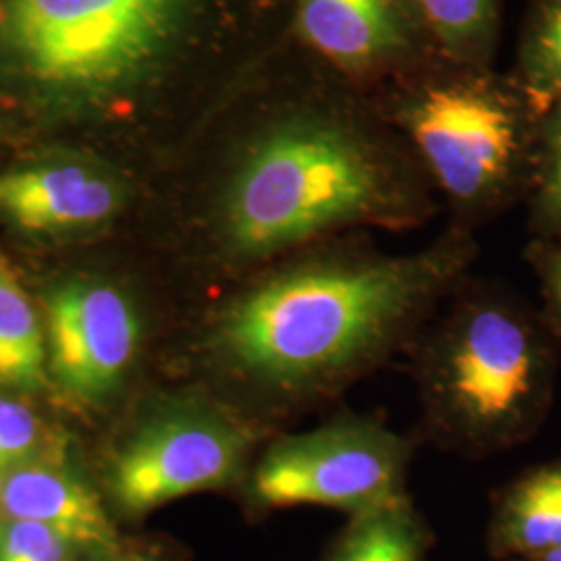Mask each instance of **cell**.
Segmentation results:
<instances>
[{
  "label": "cell",
  "instance_id": "6da1fadb",
  "mask_svg": "<svg viewBox=\"0 0 561 561\" xmlns=\"http://www.w3.org/2000/svg\"><path fill=\"white\" fill-rule=\"evenodd\" d=\"M463 248L419 256L300 254L213 312L202 347L261 405V424L300 421L408 352L461 283Z\"/></svg>",
  "mask_w": 561,
  "mask_h": 561
},
{
  "label": "cell",
  "instance_id": "7a4b0ae2",
  "mask_svg": "<svg viewBox=\"0 0 561 561\" xmlns=\"http://www.w3.org/2000/svg\"><path fill=\"white\" fill-rule=\"evenodd\" d=\"M460 283L408 347L426 437L489 458L530 439L553 398L556 354L516 298Z\"/></svg>",
  "mask_w": 561,
  "mask_h": 561
},
{
  "label": "cell",
  "instance_id": "3957f363",
  "mask_svg": "<svg viewBox=\"0 0 561 561\" xmlns=\"http://www.w3.org/2000/svg\"><path fill=\"white\" fill-rule=\"evenodd\" d=\"M408 194L364 141L321 123L287 125L259 141L222 192L225 252L259 262L358 222L403 217Z\"/></svg>",
  "mask_w": 561,
  "mask_h": 561
},
{
  "label": "cell",
  "instance_id": "277c9868",
  "mask_svg": "<svg viewBox=\"0 0 561 561\" xmlns=\"http://www.w3.org/2000/svg\"><path fill=\"white\" fill-rule=\"evenodd\" d=\"M416 442L379 419L343 412L300 433L268 437L248 477L261 510L331 507L352 514L405 495Z\"/></svg>",
  "mask_w": 561,
  "mask_h": 561
},
{
  "label": "cell",
  "instance_id": "5b68a950",
  "mask_svg": "<svg viewBox=\"0 0 561 561\" xmlns=\"http://www.w3.org/2000/svg\"><path fill=\"white\" fill-rule=\"evenodd\" d=\"M273 437L231 405L183 396L141 422L111 468L121 510L141 516L192 493L241 484L262 439Z\"/></svg>",
  "mask_w": 561,
  "mask_h": 561
},
{
  "label": "cell",
  "instance_id": "8992f818",
  "mask_svg": "<svg viewBox=\"0 0 561 561\" xmlns=\"http://www.w3.org/2000/svg\"><path fill=\"white\" fill-rule=\"evenodd\" d=\"M169 15L161 0H9L7 30L42 80L102 85L148 62Z\"/></svg>",
  "mask_w": 561,
  "mask_h": 561
},
{
  "label": "cell",
  "instance_id": "52a82bcc",
  "mask_svg": "<svg viewBox=\"0 0 561 561\" xmlns=\"http://www.w3.org/2000/svg\"><path fill=\"white\" fill-rule=\"evenodd\" d=\"M410 131L445 194L466 206L491 201L516 164V123L502 102L477 90H433Z\"/></svg>",
  "mask_w": 561,
  "mask_h": 561
},
{
  "label": "cell",
  "instance_id": "ba28073f",
  "mask_svg": "<svg viewBox=\"0 0 561 561\" xmlns=\"http://www.w3.org/2000/svg\"><path fill=\"white\" fill-rule=\"evenodd\" d=\"M136 304L99 280H69L46 298L48 373L80 400L108 396L136 360Z\"/></svg>",
  "mask_w": 561,
  "mask_h": 561
},
{
  "label": "cell",
  "instance_id": "9c48e42d",
  "mask_svg": "<svg viewBox=\"0 0 561 561\" xmlns=\"http://www.w3.org/2000/svg\"><path fill=\"white\" fill-rule=\"evenodd\" d=\"M0 516L48 526L76 547H117V528L101 495L76 470L48 458L4 472Z\"/></svg>",
  "mask_w": 561,
  "mask_h": 561
},
{
  "label": "cell",
  "instance_id": "30bf717a",
  "mask_svg": "<svg viewBox=\"0 0 561 561\" xmlns=\"http://www.w3.org/2000/svg\"><path fill=\"white\" fill-rule=\"evenodd\" d=\"M0 206L27 231H67L115 215L121 190L111 178L83 164H41L0 180Z\"/></svg>",
  "mask_w": 561,
  "mask_h": 561
},
{
  "label": "cell",
  "instance_id": "8fae6325",
  "mask_svg": "<svg viewBox=\"0 0 561 561\" xmlns=\"http://www.w3.org/2000/svg\"><path fill=\"white\" fill-rule=\"evenodd\" d=\"M300 27L327 59L360 67L398 42L396 0H300Z\"/></svg>",
  "mask_w": 561,
  "mask_h": 561
},
{
  "label": "cell",
  "instance_id": "7c38bea8",
  "mask_svg": "<svg viewBox=\"0 0 561 561\" xmlns=\"http://www.w3.org/2000/svg\"><path fill=\"white\" fill-rule=\"evenodd\" d=\"M491 547L522 561L561 547V460L528 470L503 491Z\"/></svg>",
  "mask_w": 561,
  "mask_h": 561
},
{
  "label": "cell",
  "instance_id": "4fadbf2b",
  "mask_svg": "<svg viewBox=\"0 0 561 561\" xmlns=\"http://www.w3.org/2000/svg\"><path fill=\"white\" fill-rule=\"evenodd\" d=\"M431 537L408 493L352 514L322 561H428Z\"/></svg>",
  "mask_w": 561,
  "mask_h": 561
},
{
  "label": "cell",
  "instance_id": "5bb4252c",
  "mask_svg": "<svg viewBox=\"0 0 561 561\" xmlns=\"http://www.w3.org/2000/svg\"><path fill=\"white\" fill-rule=\"evenodd\" d=\"M46 335L9 262L0 256V385L38 391L46 385Z\"/></svg>",
  "mask_w": 561,
  "mask_h": 561
},
{
  "label": "cell",
  "instance_id": "9a60e30c",
  "mask_svg": "<svg viewBox=\"0 0 561 561\" xmlns=\"http://www.w3.org/2000/svg\"><path fill=\"white\" fill-rule=\"evenodd\" d=\"M528 85L535 101L561 99V0L542 9L528 46Z\"/></svg>",
  "mask_w": 561,
  "mask_h": 561
},
{
  "label": "cell",
  "instance_id": "2e32d148",
  "mask_svg": "<svg viewBox=\"0 0 561 561\" xmlns=\"http://www.w3.org/2000/svg\"><path fill=\"white\" fill-rule=\"evenodd\" d=\"M73 549L48 526L0 516V561H71Z\"/></svg>",
  "mask_w": 561,
  "mask_h": 561
},
{
  "label": "cell",
  "instance_id": "e0dca14e",
  "mask_svg": "<svg viewBox=\"0 0 561 561\" xmlns=\"http://www.w3.org/2000/svg\"><path fill=\"white\" fill-rule=\"evenodd\" d=\"M44 428L36 412L0 396V472L20 468L41 456Z\"/></svg>",
  "mask_w": 561,
  "mask_h": 561
},
{
  "label": "cell",
  "instance_id": "ac0fdd59",
  "mask_svg": "<svg viewBox=\"0 0 561 561\" xmlns=\"http://www.w3.org/2000/svg\"><path fill=\"white\" fill-rule=\"evenodd\" d=\"M422 15L445 41H468L489 18L493 0H416Z\"/></svg>",
  "mask_w": 561,
  "mask_h": 561
},
{
  "label": "cell",
  "instance_id": "d6986e66",
  "mask_svg": "<svg viewBox=\"0 0 561 561\" xmlns=\"http://www.w3.org/2000/svg\"><path fill=\"white\" fill-rule=\"evenodd\" d=\"M542 208L561 221V119L553 129L549 146V161L542 180Z\"/></svg>",
  "mask_w": 561,
  "mask_h": 561
},
{
  "label": "cell",
  "instance_id": "ffe728a7",
  "mask_svg": "<svg viewBox=\"0 0 561 561\" xmlns=\"http://www.w3.org/2000/svg\"><path fill=\"white\" fill-rule=\"evenodd\" d=\"M541 279L551 319L561 331V245L545 254L541 261Z\"/></svg>",
  "mask_w": 561,
  "mask_h": 561
},
{
  "label": "cell",
  "instance_id": "44dd1931",
  "mask_svg": "<svg viewBox=\"0 0 561 561\" xmlns=\"http://www.w3.org/2000/svg\"><path fill=\"white\" fill-rule=\"evenodd\" d=\"M96 561H161L152 553H119V556H108Z\"/></svg>",
  "mask_w": 561,
  "mask_h": 561
},
{
  "label": "cell",
  "instance_id": "7402d4cb",
  "mask_svg": "<svg viewBox=\"0 0 561 561\" xmlns=\"http://www.w3.org/2000/svg\"><path fill=\"white\" fill-rule=\"evenodd\" d=\"M2 486H4V472H0V514H2Z\"/></svg>",
  "mask_w": 561,
  "mask_h": 561
},
{
  "label": "cell",
  "instance_id": "603a6c76",
  "mask_svg": "<svg viewBox=\"0 0 561 561\" xmlns=\"http://www.w3.org/2000/svg\"><path fill=\"white\" fill-rule=\"evenodd\" d=\"M161 2H164V4H173V0H161Z\"/></svg>",
  "mask_w": 561,
  "mask_h": 561
}]
</instances>
